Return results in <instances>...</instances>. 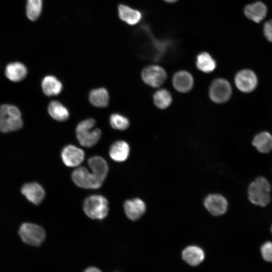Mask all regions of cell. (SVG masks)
Segmentation results:
<instances>
[{
  "instance_id": "9c48e42d",
  "label": "cell",
  "mask_w": 272,
  "mask_h": 272,
  "mask_svg": "<svg viewBox=\"0 0 272 272\" xmlns=\"http://www.w3.org/2000/svg\"><path fill=\"white\" fill-rule=\"evenodd\" d=\"M72 178L78 186L86 189H97L102 184L95 176L86 167H80L72 173Z\"/></svg>"
},
{
  "instance_id": "ba28073f",
  "label": "cell",
  "mask_w": 272,
  "mask_h": 272,
  "mask_svg": "<svg viewBox=\"0 0 272 272\" xmlns=\"http://www.w3.org/2000/svg\"><path fill=\"white\" fill-rule=\"evenodd\" d=\"M141 78L146 85L152 88H159L166 82L167 74L161 66L152 64L142 70Z\"/></svg>"
},
{
  "instance_id": "3957f363",
  "label": "cell",
  "mask_w": 272,
  "mask_h": 272,
  "mask_svg": "<svg viewBox=\"0 0 272 272\" xmlns=\"http://www.w3.org/2000/svg\"><path fill=\"white\" fill-rule=\"evenodd\" d=\"M96 121L88 118L79 122L76 128L77 140L83 147L90 148L95 145L100 139L101 131L95 127Z\"/></svg>"
},
{
  "instance_id": "5b68a950",
  "label": "cell",
  "mask_w": 272,
  "mask_h": 272,
  "mask_svg": "<svg viewBox=\"0 0 272 272\" xmlns=\"http://www.w3.org/2000/svg\"><path fill=\"white\" fill-rule=\"evenodd\" d=\"M83 210L86 215L92 219H103L108 214V200L100 195H91L85 200Z\"/></svg>"
},
{
  "instance_id": "4fadbf2b",
  "label": "cell",
  "mask_w": 272,
  "mask_h": 272,
  "mask_svg": "<svg viewBox=\"0 0 272 272\" xmlns=\"http://www.w3.org/2000/svg\"><path fill=\"white\" fill-rule=\"evenodd\" d=\"M63 163L68 167H74L80 165L84 161V152L80 148L69 145L62 149L61 154Z\"/></svg>"
},
{
  "instance_id": "9a60e30c",
  "label": "cell",
  "mask_w": 272,
  "mask_h": 272,
  "mask_svg": "<svg viewBox=\"0 0 272 272\" xmlns=\"http://www.w3.org/2000/svg\"><path fill=\"white\" fill-rule=\"evenodd\" d=\"M117 12L119 19L130 26L138 24L143 17L142 14L140 11L122 4L118 5Z\"/></svg>"
},
{
  "instance_id": "7c38bea8",
  "label": "cell",
  "mask_w": 272,
  "mask_h": 272,
  "mask_svg": "<svg viewBox=\"0 0 272 272\" xmlns=\"http://www.w3.org/2000/svg\"><path fill=\"white\" fill-rule=\"evenodd\" d=\"M172 84L174 89L180 93H186L192 89L194 78L192 74L186 70H180L174 74Z\"/></svg>"
},
{
  "instance_id": "8fae6325",
  "label": "cell",
  "mask_w": 272,
  "mask_h": 272,
  "mask_svg": "<svg viewBox=\"0 0 272 272\" xmlns=\"http://www.w3.org/2000/svg\"><path fill=\"white\" fill-rule=\"evenodd\" d=\"M203 204L208 212L215 216L224 214L228 208L227 199L219 194L208 195L205 198Z\"/></svg>"
},
{
  "instance_id": "603a6c76",
  "label": "cell",
  "mask_w": 272,
  "mask_h": 272,
  "mask_svg": "<svg viewBox=\"0 0 272 272\" xmlns=\"http://www.w3.org/2000/svg\"><path fill=\"white\" fill-rule=\"evenodd\" d=\"M182 256L183 260L192 266L200 263L205 257L203 250L196 246L186 247L182 252Z\"/></svg>"
},
{
  "instance_id": "30bf717a",
  "label": "cell",
  "mask_w": 272,
  "mask_h": 272,
  "mask_svg": "<svg viewBox=\"0 0 272 272\" xmlns=\"http://www.w3.org/2000/svg\"><path fill=\"white\" fill-rule=\"evenodd\" d=\"M235 86L243 93H250L257 87L258 80L255 74L249 69L242 70L236 74L234 78Z\"/></svg>"
},
{
  "instance_id": "ac0fdd59",
  "label": "cell",
  "mask_w": 272,
  "mask_h": 272,
  "mask_svg": "<svg viewBox=\"0 0 272 272\" xmlns=\"http://www.w3.org/2000/svg\"><path fill=\"white\" fill-rule=\"evenodd\" d=\"M244 13L249 19L259 23L266 16L267 8L261 2H256L247 5L244 10Z\"/></svg>"
},
{
  "instance_id": "5bb4252c",
  "label": "cell",
  "mask_w": 272,
  "mask_h": 272,
  "mask_svg": "<svg viewBox=\"0 0 272 272\" xmlns=\"http://www.w3.org/2000/svg\"><path fill=\"white\" fill-rule=\"evenodd\" d=\"M123 207L126 216L132 221H136L141 218L146 210L145 203L138 198L126 200Z\"/></svg>"
},
{
  "instance_id": "836d02e7",
  "label": "cell",
  "mask_w": 272,
  "mask_h": 272,
  "mask_svg": "<svg viewBox=\"0 0 272 272\" xmlns=\"http://www.w3.org/2000/svg\"><path fill=\"white\" fill-rule=\"evenodd\" d=\"M270 230H271V232L272 233V225H271V228H270Z\"/></svg>"
},
{
  "instance_id": "6da1fadb",
  "label": "cell",
  "mask_w": 272,
  "mask_h": 272,
  "mask_svg": "<svg viewBox=\"0 0 272 272\" xmlns=\"http://www.w3.org/2000/svg\"><path fill=\"white\" fill-rule=\"evenodd\" d=\"M131 38L133 49L141 57L158 61L163 60L169 53L170 40L156 39L147 25H142L134 30Z\"/></svg>"
},
{
  "instance_id": "484cf974",
  "label": "cell",
  "mask_w": 272,
  "mask_h": 272,
  "mask_svg": "<svg viewBox=\"0 0 272 272\" xmlns=\"http://www.w3.org/2000/svg\"><path fill=\"white\" fill-rule=\"evenodd\" d=\"M89 100L91 104L96 107H105L109 101L108 92L104 88L93 89L89 93Z\"/></svg>"
},
{
  "instance_id": "ffe728a7",
  "label": "cell",
  "mask_w": 272,
  "mask_h": 272,
  "mask_svg": "<svg viewBox=\"0 0 272 272\" xmlns=\"http://www.w3.org/2000/svg\"><path fill=\"white\" fill-rule=\"evenodd\" d=\"M6 76L12 81L17 82L23 80L27 74L26 66L19 61L9 63L6 66Z\"/></svg>"
},
{
  "instance_id": "83f0119b",
  "label": "cell",
  "mask_w": 272,
  "mask_h": 272,
  "mask_svg": "<svg viewBox=\"0 0 272 272\" xmlns=\"http://www.w3.org/2000/svg\"><path fill=\"white\" fill-rule=\"evenodd\" d=\"M43 9V0H27L26 14L31 21H36L40 16Z\"/></svg>"
},
{
  "instance_id": "4dcf8cb0",
  "label": "cell",
  "mask_w": 272,
  "mask_h": 272,
  "mask_svg": "<svg viewBox=\"0 0 272 272\" xmlns=\"http://www.w3.org/2000/svg\"><path fill=\"white\" fill-rule=\"evenodd\" d=\"M263 33L267 40L272 42V20L265 23L263 26Z\"/></svg>"
},
{
  "instance_id": "44dd1931",
  "label": "cell",
  "mask_w": 272,
  "mask_h": 272,
  "mask_svg": "<svg viewBox=\"0 0 272 272\" xmlns=\"http://www.w3.org/2000/svg\"><path fill=\"white\" fill-rule=\"evenodd\" d=\"M195 65L200 72L208 74L213 72L217 68V64L209 53L202 52L196 56Z\"/></svg>"
},
{
  "instance_id": "e0dca14e",
  "label": "cell",
  "mask_w": 272,
  "mask_h": 272,
  "mask_svg": "<svg viewBox=\"0 0 272 272\" xmlns=\"http://www.w3.org/2000/svg\"><path fill=\"white\" fill-rule=\"evenodd\" d=\"M91 172L102 183L108 172V166L106 161L101 157L94 156L88 161Z\"/></svg>"
},
{
  "instance_id": "7a4b0ae2",
  "label": "cell",
  "mask_w": 272,
  "mask_h": 272,
  "mask_svg": "<svg viewBox=\"0 0 272 272\" xmlns=\"http://www.w3.org/2000/svg\"><path fill=\"white\" fill-rule=\"evenodd\" d=\"M271 189L270 183L265 177H258L248 186V199L253 205L265 207L270 201Z\"/></svg>"
},
{
  "instance_id": "f546056e",
  "label": "cell",
  "mask_w": 272,
  "mask_h": 272,
  "mask_svg": "<svg viewBox=\"0 0 272 272\" xmlns=\"http://www.w3.org/2000/svg\"><path fill=\"white\" fill-rule=\"evenodd\" d=\"M260 251L263 259L267 261H272V242H265L261 247Z\"/></svg>"
},
{
  "instance_id": "d4e9b609",
  "label": "cell",
  "mask_w": 272,
  "mask_h": 272,
  "mask_svg": "<svg viewBox=\"0 0 272 272\" xmlns=\"http://www.w3.org/2000/svg\"><path fill=\"white\" fill-rule=\"evenodd\" d=\"M47 109L49 114L55 120L64 121L69 118L70 112L67 108L57 100L51 101Z\"/></svg>"
},
{
  "instance_id": "4316f807",
  "label": "cell",
  "mask_w": 272,
  "mask_h": 272,
  "mask_svg": "<svg viewBox=\"0 0 272 272\" xmlns=\"http://www.w3.org/2000/svg\"><path fill=\"white\" fill-rule=\"evenodd\" d=\"M153 98L155 105L160 109L168 108L173 101L171 92L164 88L158 89L153 94Z\"/></svg>"
},
{
  "instance_id": "7402d4cb",
  "label": "cell",
  "mask_w": 272,
  "mask_h": 272,
  "mask_svg": "<svg viewBox=\"0 0 272 272\" xmlns=\"http://www.w3.org/2000/svg\"><path fill=\"white\" fill-rule=\"evenodd\" d=\"M41 88L43 93L48 96L59 94L62 89L61 82L55 76H45L41 82Z\"/></svg>"
},
{
  "instance_id": "d6a6232c",
  "label": "cell",
  "mask_w": 272,
  "mask_h": 272,
  "mask_svg": "<svg viewBox=\"0 0 272 272\" xmlns=\"http://www.w3.org/2000/svg\"><path fill=\"white\" fill-rule=\"evenodd\" d=\"M165 1V2H167V3H174L176 1H177V0H164Z\"/></svg>"
},
{
  "instance_id": "2e32d148",
  "label": "cell",
  "mask_w": 272,
  "mask_h": 272,
  "mask_svg": "<svg viewBox=\"0 0 272 272\" xmlns=\"http://www.w3.org/2000/svg\"><path fill=\"white\" fill-rule=\"evenodd\" d=\"M21 192L29 201L35 205L39 204L45 196L44 189L36 182L24 184L21 189Z\"/></svg>"
},
{
  "instance_id": "cb8c5ba5",
  "label": "cell",
  "mask_w": 272,
  "mask_h": 272,
  "mask_svg": "<svg viewBox=\"0 0 272 272\" xmlns=\"http://www.w3.org/2000/svg\"><path fill=\"white\" fill-rule=\"evenodd\" d=\"M252 145L261 153H267L272 150V135L262 131L256 134L252 142Z\"/></svg>"
},
{
  "instance_id": "277c9868",
  "label": "cell",
  "mask_w": 272,
  "mask_h": 272,
  "mask_svg": "<svg viewBox=\"0 0 272 272\" xmlns=\"http://www.w3.org/2000/svg\"><path fill=\"white\" fill-rule=\"evenodd\" d=\"M23 120L19 108L12 104L0 105V131L6 132L20 129Z\"/></svg>"
},
{
  "instance_id": "8992f818",
  "label": "cell",
  "mask_w": 272,
  "mask_h": 272,
  "mask_svg": "<svg viewBox=\"0 0 272 272\" xmlns=\"http://www.w3.org/2000/svg\"><path fill=\"white\" fill-rule=\"evenodd\" d=\"M208 93L212 101L216 104H223L230 99L232 94V87L225 79L216 78L211 83Z\"/></svg>"
},
{
  "instance_id": "52a82bcc",
  "label": "cell",
  "mask_w": 272,
  "mask_h": 272,
  "mask_svg": "<svg viewBox=\"0 0 272 272\" xmlns=\"http://www.w3.org/2000/svg\"><path fill=\"white\" fill-rule=\"evenodd\" d=\"M19 234L24 243L35 246L40 245L45 238V231L41 227L29 223L21 226Z\"/></svg>"
},
{
  "instance_id": "f1b7e54d",
  "label": "cell",
  "mask_w": 272,
  "mask_h": 272,
  "mask_svg": "<svg viewBox=\"0 0 272 272\" xmlns=\"http://www.w3.org/2000/svg\"><path fill=\"white\" fill-rule=\"evenodd\" d=\"M109 123L112 128L119 130H124L129 126L128 119L119 113L112 114L110 116Z\"/></svg>"
},
{
  "instance_id": "1f68e13d",
  "label": "cell",
  "mask_w": 272,
  "mask_h": 272,
  "mask_svg": "<svg viewBox=\"0 0 272 272\" xmlns=\"http://www.w3.org/2000/svg\"><path fill=\"white\" fill-rule=\"evenodd\" d=\"M84 272H102L96 267H89L86 269Z\"/></svg>"
},
{
  "instance_id": "d6986e66",
  "label": "cell",
  "mask_w": 272,
  "mask_h": 272,
  "mask_svg": "<svg viewBox=\"0 0 272 272\" xmlns=\"http://www.w3.org/2000/svg\"><path fill=\"white\" fill-rule=\"evenodd\" d=\"M130 152L129 146L124 141L115 142L110 147L109 155L116 162H123L128 157Z\"/></svg>"
}]
</instances>
